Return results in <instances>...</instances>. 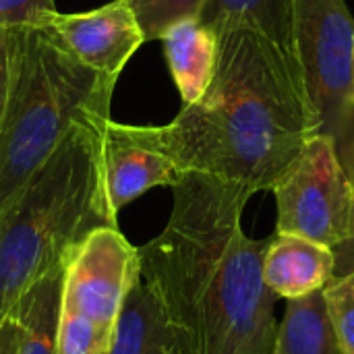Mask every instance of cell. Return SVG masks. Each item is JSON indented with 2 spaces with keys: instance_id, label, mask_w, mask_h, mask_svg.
<instances>
[{
  "instance_id": "cell-17",
  "label": "cell",
  "mask_w": 354,
  "mask_h": 354,
  "mask_svg": "<svg viewBox=\"0 0 354 354\" xmlns=\"http://www.w3.org/2000/svg\"><path fill=\"white\" fill-rule=\"evenodd\" d=\"M143 31L145 41L162 39L164 33L187 19H199L207 0H127Z\"/></svg>"
},
{
  "instance_id": "cell-19",
  "label": "cell",
  "mask_w": 354,
  "mask_h": 354,
  "mask_svg": "<svg viewBox=\"0 0 354 354\" xmlns=\"http://www.w3.org/2000/svg\"><path fill=\"white\" fill-rule=\"evenodd\" d=\"M56 15L54 0H0V27H48Z\"/></svg>"
},
{
  "instance_id": "cell-6",
  "label": "cell",
  "mask_w": 354,
  "mask_h": 354,
  "mask_svg": "<svg viewBox=\"0 0 354 354\" xmlns=\"http://www.w3.org/2000/svg\"><path fill=\"white\" fill-rule=\"evenodd\" d=\"M272 193L278 234H297L330 249L354 241V183L330 137L311 135Z\"/></svg>"
},
{
  "instance_id": "cell-2",
  "label": "cell",
  "mask_w": 354,
  "mask_h": 354,
  "mask_svg": "<svg viewBox=\"0 0 354 354\" xmlns=\"http://www.w3.org/2000/svg\"><path fill=\"white\" fill-rule=\"evenodd\" d=\"M220 35L216 75L205 93L164 127H149L156 145L180 172H203L272 191L317 122L292 54L253 29Z\"/></svg>"
},
{
  "instance_id": "cell-20",
  "label": "cell",
  "mask_w": 354,
  "mask_h": 354,
  "mask_svg": "<svg viewBox=\"0 0 354 354\" xmlns=\"http://www.w3.org/2000/svg\"><path fill=\"white\" fill-rule=\"evenodd\" d=\"M8 54H10V33L8 29L0 27V120L6 106L8 93Z\"/></svg>"
},
{
  "instance_id": "cell-1",
  "label": "cell",
  "mask_w": 354,
  "mask_h": 354,
  "mask_svg": "<svg viewBox=\"0 0 354 354\" xmlns=\"http://www.w3.org/2000/svg\"><path fill=\"white\" fill-rule=\"evenodd\" d=\"M170 189L168 224L139 257L176 354H274L276 295L263 280L270 239L253 241L241 226L255 193L203 172H183Z\"/></svg>"
},
{
  "instance_id": "cell-3",
  "label": "cell",
  "mask_w": 354,
  "mask_h": 354,
  "mask_svg": "<svg viewBox=\"0 0 354 354\" xmlns=\"http://www.w3.org/2000/svg\"><path fill=\"white\" fill-rule=\"evenodd\" d=\"M0 120V214L54 153L73 124L104 131L118 77L75 60L50 27H15Z\"/></svg>"
},
{
  "instance_id": "cell-21",
  "label": "cell",
  "mask_w": 354,
  "mask_h": 354,
  "mask_svg": "<svg viewBox=\"0 0 354 354\" xmlns=\"http://www.w3.org/2000/svg\"><path fill=\"white\" fill-rule=\"evenodd\" d=\"M0 354H19V332L10 317L0 324Z\"/></svg>"
},
{
  "instance_id": "cell-16",
  "label": "cell",
  "mask_w": 354,
  "mask_h": 354,
  "mask_svg": "<svg viewBox=\"0 0 354 354\" xmlns=\"http://www.w3.org/2000/svg\"><path fill=\"white\" fill-rule=\"evenodd\" d=\"M114 328H106L77 309L62 305L56 354H108Z\"/></svg>"
},
{
  "instance_id": "cell-5",
  "label": "cell",
  "mask_w": 354,
  "mask_h": 354,
  "mask_svg": "<svg viewBox=\"0 0 354 354\" xmlns=\"http://www.w3.org/2000/svg\"><path fill=\"white\" fill-rule=\"evenodd\" d=\"M292 56L317 133L354 183V17L344 0H292Z\"/></svg>"
},
{
  "instance_id": "cell-14",
  "label": "cell",
  "mask_w": 354,
  "mask_h": 354,
  "mask_svg": "<svg viewBox=\"0 0 354 354\" xmlns=\"http://www.w3.org/2000/svg\"><path fill=\"white\" fill-rule=\"evenodd\" d=\"M199 21L218 33L253 29L292 54V0H207Z\"/></svg>"
},
{
  "instance_id": "cell-4",
  "label": "cell",
  "mask_w": 354,
  "mask_h": 354,
  "mask_svg": "<svg viewBox=\"0 0 354 354\" xmlns=\"http://www.w3.org/2000/svg\"><path fill=\"white\" fill-rule=\"evenodd\" d=\"M102 133L73 124L0 214V324L17 299L62 266L85 234L97 226H116L102 187Z\"/></svg>"
},
{
  "instance_id": "cell-10",
  "label": "cell",
  "mask_w": 354,
  "mask_h": 354,
  "mask_svg": "<svg viewBox=\"0 0 354 354\" xmlns=\"http://www.w3.org/2000/svg\"><path fill=\"white\" fill-rule=\"evenodd\" d=\"M336 276L334 251L297 234L270 239L263 255L266 286L286 301L324 290Z\"/></svg>"
},
{
  "instance_id": "cell-15",
  "label": "cell",
  "mask_w": 354,
  "mask_h": 354,
  "mask_svg": "<svg viewBox=\"0 0 354 354\" xmlns=\"http://www.w3.org/2000/svg\"><path fill=\"white\" fill-rule=\"evenodd\" d=\"M274 354H342L328 315L324 290L288 301L282 324L278 326Z\"/></svg>"
},
{
  "instance_id": "cell-22",
  "label": "cell",
  "mask_w": 354,
  "mask_h": 354,
  "mask_svg": "<svg viewBox=\"0 0 354 354\" xmlns=\"http://www.w3.org/2000/svg\"><path fill=\"white\" fill-rule=\"evenodd\" d=\"M332 251L336 257V276L354 272V241H348V243H344Z\"/></svg>"
},
{
  "instance_id": "cell-12",
  "label": "cell",
  "mask_w": 354,
  "mask_h": 354,
  "mask_svg": "<svg viewBox=\"0 0 354 354\" xmlns=\"http://www.w3.org/2000/svg\"><path fill=\"white\" fill-rule=\"evenodd\" d=\"M62 276L64 263L33 282L12 305L8 317L19 332V354H56Z\"/></svg>"
},
{
  "instance_id": "cell-7",
  "label": "cell",
  "mask_w": 354,
  "mask_h": 354,
  "mask_svg": "<svg viewBox=\"0 0 354 354\" xmlns=\"http://www.w3.org/2000/svg\"><path fill=\"white\" fill-rule=\"evenodd\" d=\"M139 280V249L116 226H97L64 259L62 305L116 328L122 305Z\"/></svg>"
},
{
  "instance_id": "cell-13",
  "label": "cell",
  "mask_w": 354,
  "mask_h": 354,
  "mask_svg": "<svg viewBox=\"0 0 354 354\" xmlns=\"http://www.w3.org/2000/svg\"><path fill=\"white\" fill-rule=\"evenodd\" d=\"M108 354H176V340L162 305L143 278L122 305Z\"/></svg>"
},
{
  "instance_id": "cell-18",
  "label": "cell",
  "mask_w": 354,
  "mask_h": 354,
  "mask_svg": "<svg viewBox=\"0 0 354 354\" xmlns=\"http://www.w3.org/2000/svg\"><path fill=\"white\" fill-rule=\"evenodd\" d=\"M328 315L342 354H354V272L334 276L324 288Z\"/></svg>"
},
{
  "instance_id": "cell-8",
  "label": "cell",
  "mask_w": 354,
  "mask_h": 354,
  "mask_svg": "<svg viewBox=\"0 0 354 354\" xmlns=\"http://www.w3.org/2000/svg\"><path fill=\"white\" fill-rule=\"evenodd\" d=\"M183 176L174 160L151 139L149 127L110 120L102 133V187L108 214L120 209L153 187H172Z\"/></svg>"
},
{
  "instance_id": "cell-11",
  "label": "cell",
  "mask_w": 354,
  "mask_h": 354,
  "mask_svg": "<svg viewBox=\"0 0 354 354\" xmlns=\"http://www.w3.org/2000/svg\"><path fill=\"white\" fill-rule=\"evenodd\" d=\"M164 54L176 89L187 104H195L209 87L220 54V35L199 19L172 25L164 37Z\"/></svg>"
},
{
  "instance_id": "cell-9",
  "label": "cell",
  "mask_w": 354,
  "mask_h": 354,
  "mask_svg": "<svg viewBox=\"0 0 354 354\" xmlns=\"http://www.w3.org/2000/svg\"><path fill=\"white\" fill-rule=\"evenodd\" d=\"M48 27L75 60L112 77L120 75L145 41L127 0H112L89 12H56Z\"/></svg>"
}]
</instances>
